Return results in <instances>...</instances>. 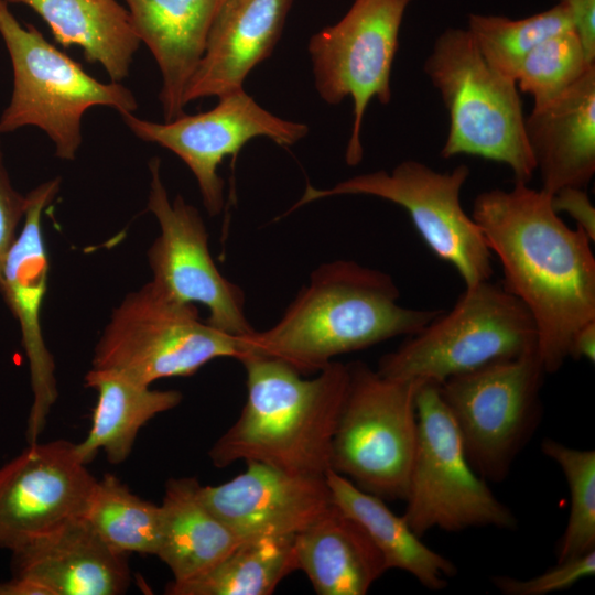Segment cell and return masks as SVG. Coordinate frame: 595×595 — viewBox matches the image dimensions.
Instances as JSON below:
<instances>
[{
    "label": "cell",
    "instance_id": "6da1fadb",
    "mask_svg": "<svg viewBox=\"0 0 595 595\" xmlns=\"http://www.w3.org/2000/svg\"><path fill=\"white\" fill-rule=\"evenodd\" d=\"M470 215L499 260L502 286L536 323L545 372H556L573 334L595 320L593 241L560 218L549 193L526 182L479 193Z\"/></svg>",
    "mask_w": 595,
    "mask_h": 595
},
{
    "label": "cell",
    "instance_id": "7a4b0ae2",
    "mask_svg": "<svg viewBox=\"0 0 595 595\" xmlns=\"http://www.w3.org/2000/svg\"><path fill=\"white\" fill-rule=\"evenodd\" d=\"M399 299L394 280L381 270L353 260L324 262L273 326L239 338L240 358L266 356L316 374L339 355L411 336L442 311L407 307Z\"/></svg>",
    "mask_w": 595,
    "mask_h": 595
},
{
    "label": "cell",
    "instance_id": "3957f363",
    "mask_svg": "<svg viewBox=\"0 0 595 595\" xmlns=\"http://www.w3.org/2000/svg\"><path fill=\"white\" fill-rule=\"evenodd\" d=\"M247 399L236 422L208 455L217 468L258 462L289 473L324 476L346 396L349 366L332 361L313 378L255 354L239 359Z\"/></svg>",
    "mask_w": 595,
    "mask_h": 595
},
{
    "label": "cell",
    "instance_id": "277c9868",
    "mask_svg": "<svg viewBox=\"0 0 595 595\" xmlns=\"http://www.w3.org/2000/svg\"><path fill=\"white\" fill-rule=\"evenodd\" d=\"M423 71L448 113L444 159L465 154L507 165L515 181L536 173L516 80L493 68L469 32L447 28L435 39Z\"/></svg>",
    "mask_w": 595,
    "mask_h": 595
},
{
    "label": "cell",
    "instance_id": "5b68a950",
    "mask_svg": "<svg viewBox=\"0 0 595 595\" xmlns=\"http://www.w3.org/2000/svg\"><path fill=\"white\" fill-rule=\"evenodd\" d=\"M538 350L528 309L490 280L465 286L453 307L379 360L380 375L442 383L486 365Z\"/></svg>",
    "mask_w": 595,
    "mask_h": 595
},
{
    "label": "cell",
    "instance_id": "8992f818",
    "mask_svg": "<svg viewBox=\"0 0 595 595\" xmlns=\"http://www.w3.org/2000/svg\"><path fill=\"white\" fill-rule=\"evenodd\" d=\"M0 35L13 71L12 95L0 117V133L26 126L40 128L53 141L57 158L74 160L82 144V119L90 107H111L120 115L138 108L128 88L97 80L34 25L22 26L6 0H0Z\"/></svg>",
    "mask_w": 595,
    "mask_h": 595
},
{
    "label": "cell",
    "instance_id": "52a82bcc",
    "mask_svg": "<svg viewBox=\"0 0 595 595\" xmlns=\"http://www.w3.org/2000/svg\"><path fill=\"white\" fill-rule=\"evenodd\" d=\"M242 356L239 337L199 317L196 304L180 302L151 281L112 310L98 339L91 368L110 370L142 386L187 377L207 363Z\"/></svg>",
    "mask_w": 595,
    "mask_h": 595
},
{
    "label": "cell",
    "instance_id": "ba28073f",
    "mask_svg": "<svg viewBox=\"0 0 595 595\" xmlns=\"http://www.w3.org/2000/svg\"><path fill=\"white\" fill-rule=\"evenodd\" d=\"M348 366L331 469L383 500H404L418 436L415 397L422 381L389 378L359 361Z\"/></svg>",
    "mask_w": 595,
    "mask_h": 595
},
{
    "label": "cell",
    "instance_id": "9c48e42d",
    "mask_svg": "<svg viewBox=\"0 0 595 595\" xmlns=\"http://www.w3.org/2000/svg\"><path fill=\"white\" fill-rule=\"evenodd\" d=\"M418 436L403 518L422 537L432 529H515L512 511L473 468L439 383L422 381L415 397Z\"/></svg>",
    "mask_w": 595,
    "mask_h": 595
},
{
    "label": "cell",
    "instance_id": "30bf717a",
    "mask_svg": "<svg viewBox=\"0 0 595 595\" xmlns=\"http://www.w3.org/2000/svg\"><path fill=\"white\" fill-rule=\"evenodd\" d=\"M545 374L534 350L439 385L467 459L485 480L502 482L538 428Z\"/></svg>",
    "mask_w": 595,
    "mask_h": 595
},
{
    "label": "cell",
    "instance_id": "8fae6325",
    "mask_svg": "<svg viewBox=\"0 0 595 595\" xmlns=\"http://www.w3.org/2000/svg\"><path fill=\"white\" fill-rule=\"evenodd\" d=\"M470 175L466 164L439 172L416 160H405L391 171L363 173L329 188L311 184L288 210L337 195H368L401 206L431 251L452 264L470 286L490 280L493 255L486 239L461 202L462 188Z\"/></svg>",
    "mask_w": 595,
    "mask_h": 595
},
{
    "label": "cell",
    "instance_id": "7c38bea8",
    "mask_svg": "<svg viewBox=\"0 0 595 595\" xmlns=\"http://www.w3.org/2000/svg\"><path fill=\"white\" fill-rule=\"evenodd\" d=\"M413 0H354L335 24L315 33L307 48L315 88L328 105L353 100V125L346 162L363 159L361 128L372 99L391 100V69L399 47L400 28Z\"/></svg>",
    "mask_w": 595,
    "mask_h": 595
},
{
    "label": "cell",
    "instance_id": "4fadbf2b",
    "mask_svg": "<svg viewBox=\"0 0 595 595\" xmlns=\"http://www.w3.org/2000/svg\"><path fill=\"white\" fill-rule=\"evenodd\" d=\"M160 167V159L152 158L147 207L159 223L160 235L147 251L151 282L180 302L206 307V322L213 327L239 338L252 334L242 289L217 268L197 208L181 195L170 199Z\"/></svg>",
    "mask_w": 595,
    "mask_h": 595
},
{
    "label": "cell",
    "instance_id": "5bb4252c",
    "mask_svg": "<svg viewBox=\"0 0 595 595\" xmlns=\"http://www.w3.org/2000/svg\"><path fill=\"white\" fill-rule=\"evenodd\" d=\"M210 110L185 115L163 123L121 113L127 127L141 140L156 143L176 154L196 178L205 209L218 215L225 204V182L218 167L226 156L235 160L255 138H268L281 147L303 139L309 127L280 118L262 108L244 89L218 98Z\"/></svg>",
    "mask_w": 595,
    "mask_h": 595
},
{
    "label": "cell",
    "instance_id": "9a60e30c",
    "mask_svg": "<svg viewBox=\"0 0 595 595\" xmlns=\"http://www.w3.org/2000/svg\"><path fill=\"white\" fill-rule=\"evenodd\" d=\"M75 443H30L0 466V548L11 552L64 522L83 517L97 479Z\"/></svg>",
    "mask_w": 595,
    "mask_h": 595
},
{
    "label": "cell",
    "instance_id": "2e32d148",
    "mask_svg": "<svg viewBox=\"0 0 595 595\" xmlns=\"http://www.w3.org/2000/svg\"><path fill=\"white\" fill-rule=\"evenodd\" d=\"M60 186L61 178L55 177L26 194L22 229L0 269V292L19 322L30 368L33 400L26 424L29 444L39 441L58 397L55 364L43 337L41 311L50 268L42 214Z\"/></svg>",
    "mask_w": 595,
    "mask_h": 595
},
{
    "label": "cell",
    "instance_id": "e0dca14e",
    "mask_svg": "<svg viewBox=\"0 0 595 595\" xmlns=\"http://www.w3.org/2000/svg\"><path fill=\"white\" fill-rule=\"evenodd\" d=\"M246 463L230 480L199 488L207 508L242 540L296 536L333 504L325 475Z\"/></svg>",
    "mask_w": 595,
    "mask_h": 595
},
{
    "label": "cell",
    "instance_id": "ac0fdd59",
    "mask_svg": "<svg viewBox=\"0 0 595 595\" xmlns=\"http://www.w3.org/2000/svg\"><path fill=\"white\" fill-rule=\"evenodd\" d=\"M12 554L13 576L35 582L50 595H119L130 583L128 554L111 549L84 516Z\"/></svg>",
    "mask_w": 595,
    "mask_h": 595
},
{
    "label": "cell",
    "instance_id": "d6986e66",
    "mask_svg": "<svg viewBox=\"0 0 595 595\" xmlns=\"http://www.w3.org/2000/svg\"><path fill=\"white\" fill-rule=\"evenodd\" d=\"M293 0H225L210 25L184 106L244 89L249 73L273 51Z\"/></svg>",
    "mask_w": 595,
    "mask_h": 595
},
{
    "label": "cell",
    "instance_id": "ffe728a7",
    "mask_svg": "<svg viewBox=\"0 0 595 595\" xmlns=\"http://www.w3.org/2000/svg\"><path fill=\"white\" fill-rule=\"evenodd\" d=\"M526 136L541 190L587 187L595 174V65L560 97L532 108Z\"/></svg>",
    "mask_w": 595,
    "mask_h": 595
},
{
    "label": "cell",
    "instance_id": "44dd1931",
    "mask_svg": "<svg viewBox=\"0 0 595 595\" xmlns=\"http://www.w3.org/2000/svg\"><path fill=\"white\" fill-rule=\"evenodd\" d=\"M141 42L162 75L164 120L184 113L183 96L205 50L213 20L225 0H125Z\"/></svg>",
    "mask_w": 595,
    "mask_h": 595
},
{
    "label": "cell",
    "instance_id": "7402d4cb",
    "mask_svg": "<svg viewBox=\"0 0 595 595\" xmlns=\"http://www.w3.org/2000/svg\"><path fill=\"white\" fill-rule=\"evenodd\" d=\"M299 570L318 595H364L388 571L363 527L334 502L294 536Z\"/></svg>",
    "mask_w": 595,
    "mask_h": 595
},
{
    "label": "cell",
    "instance_id": "603a6c76",
    "mask_svg": "<svg viewBox=\"0 0 595 595\" xmlns=\"http://www.w3.org/2000/svg\"><path fill=\"white\" fill-rule=\"evenodd\" d=\"M195 477L170 478L161 510V540L156 556L183 583L206 572L241 542L203 502Z\"/></svg>",
    "mask_w": 595,
    "mask_h": 595
},
{
    "label": "cell",
    "instance_id": "cb8c5ba5",
    "mask_svg": "<svg viewBox=\"0 0 595 595\" xmlns=\"http://www.w3.org/2000/svg\"><path fill=\"white\" fill-rule=\"evenodd\" d=\"M84 382L97 392L90 430L75 444L85 464L99 451L112 464L126 461L140 429L158 414L177 407L183 398L177 390H154L110 370L91 368Z\"/></svg>",
    "mask_w": 595,
    "mask_h": 595
},
{
    "label": "cell",
    "instance_id": "d4e9b609",
    "mask_svg": "<svg viewBox=\"0 0 595 595\" xmlns=\"http://www.w3.org/2000/svg\"><path fill=\"white\" fill-rule=\"evenodd\" d=\"M6 1L33 9L61 45H78L86 60L101 64L112 82L129 75L141 41L129 11L116 0Z\"/></svg>",
    "mask_w": 595,
    "mask_h": 595
},
{
    "label": "cell",
    "instance_id": "484cf974",
    "mask_svg": "<svg viewBox=\"0 0 595 595\" xmlns=\"http://www.w3.org/2000/svg\"><path fill=\"white\" fill-rule=\"evenodd\" d=\"M325 477L333 502L363 527L388 570L404 571L431 591L447 586L448 578L457 573L456 566L424 544L403 516L394 515L383 499L361 490L332 469Z\"/></svg>",
    "mask_w": 595,
    "mask_h": 595
},
{
    "label": "cell",
    "instance_id": "4316f807",
    "mask_svg": "<svg viewBox=\"0 0 595 595\" xmlns=\"http://www.w3.org/2000/svg\"><path fill=\"white\" fill-rule=\"evenodd\" d=\"M299 570L294 536L241 542L201 575L171 583V595H271L284 577Z\"/></svg>",
    "mask_w": 595,
    "mask_h": 595
},
{
    "label": "cell",
    "instance_id": "83f0119b",
    "mask_svg": "<svg viewBox=\"0 0 595 595\" xmlns=\"http://www.w3.org/2000/svg\"><path fill=\"white\" fill-rule=\"evenodd\" d=\"M84 517L117 552L156 556L161 540L160 505L140 498L115 475L97 479Z\"/></svg>",
    "mask_w": 595,
    "mask_h": 595
},
{
    "label": "cell",
    "instance_id": "f1b7e54d",
    "mask_svg": "<svg viewBox=\"0 0 595 595\" xmlns=\"http://www.w3.org/2000/svg\"><path fill=\"white\" fill-rule=\"evenodd\" d=\"M465 29L486 62L497 72L515 79L521 62L534 46L574 26L567 8L556 3L522 19L470 13Z\"/></svg>",
    "mask_w": 595,
    "mask_h": 595
},
{
    "label": "cell",
    "instance_id": "f546056e",
    "mask_svg": "<svg viewBox=\"0 0 595 595\" xmlns=\"http://www.w3.org/2000/svg\"><path fill=\"white\" fill-rule=\"evenodd\" d=\"M541 451L561 468L570 491V513L556 556L565 561L595 551V451L544 439Z\"/></svg>",
    "mask_w": 595,
    "mask_h": 595
},
{
    "label": "cell",
    "instance_id": "4dcf8cb0",
    "mask_svg": "<svg viewBox=\"0 0 595 595\" xmlns=\"http://www.w3.org/2000/svg\"><path fill=\"white\" fill-rule=\"evenodd\" d=\"M595 63L588 61L574 29L549 36L521 62L515 80L529 94L533 108H541L572 87Z\"/></svg>",
    "mask_w": 595,
    "mask_h": 595
},
{
    "label": "cell",
    "instance_id": "1f68e13d",
    "mask_svg": "<svg viewBox=\"0 0 595 595\" xmlns=\"http://www.w3.org/2000/svg\"><path fill=\"white\" fill-rule=\"evenodd\" d=\"M595 574V551L556 562L547 572L528 580L496 575L493 584L505 595H545L572 587Z\"/></svg>",
    "mask_w": 595,
    "mask_h": 595
},
{
    "label": "cell",
    "instance_id": "d6a6232c",
    "mask_svg": "<svg viewBox=\"0 0 595 595\" xmlns=\"http://www.w3.org/2000/svg\"><path fill=\"white\" fill-rule=\"evenodd\" d=\"M26 195L11 184L0 147V269L3 259L17 238V229L24 218Z\"/></svg>",
    "mask_w": 595,
    "mask_h": 595
},
{
    "label": "cell",
    "instance_id": "836d02e7",
    "mask_svg": "<svg viewBox=\"0 0 595 595\" xmlns=\"http://www.w3.org/2000/svg\"><path fill=\"white\" fill-rule=\"evenodd\" d=\"M551 205L560 214L566 213L592 241L595 240V207L584 187L566 186L551 194Z\"/></svg>",
    "mask_w": 595,
    "mask_h": 595
},
{
    "label": "cell",
    "instance_id": "e575fe53",
    "mask_svg": "<svg viewBox=\"0 0 595 595\" xmlns=\"http://www.w3.org/2000/svg\"><path fill=\"white\" fill-rule=\"evenodd\" d=\"M567 8L589 62L595 63V0H554Z\"/></svg>",
    "mask_w": 595,
    "mask_h": 595
},
{
    "label": "cell",
    "instance_id": "d590c367",
    "mask_svg": "<svg viewBox=\"0 0 595 595\" xmlns=\"http://www.w3.org/2000/svg\"><path fill=\"white\" fill-rule=\"evenodd\" d=\"M567 357L575 360L586 359L592 364L595 361V320L585 323L573 334Z\"/></svg>",
    "mask_w": 595,
    "mask_h": 595
},
{
    "label": "cell",
    "instance_id": "8d00e7d4",
    "mask_svg": "<svg viewBox=\"0 0 595 595\" xmlns=\"http://www.w3.org/2000/svg\"><path fill=\"white\" fill-rule=\"evenodd\" d=\"M0 595H50L48 592L35 582L13 576L11 580L0 582Z\"/></svg>",
    "mask_w": 595,
    "mask_h": 595
}]
</instances>
